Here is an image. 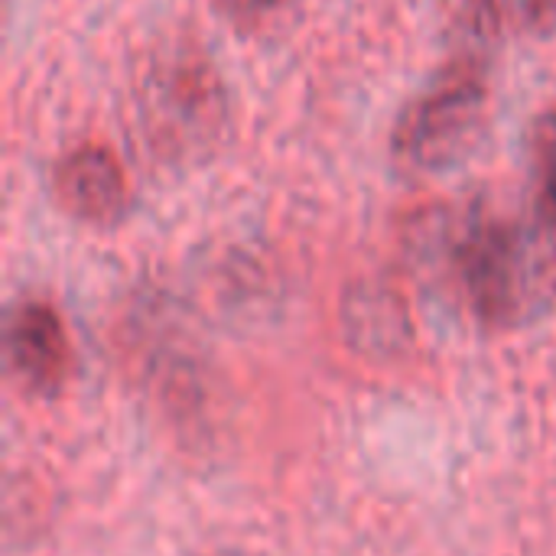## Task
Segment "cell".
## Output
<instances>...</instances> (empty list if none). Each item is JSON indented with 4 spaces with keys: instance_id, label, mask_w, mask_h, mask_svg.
<instances>
[{
    "instance_id": "obj_1",
    "label": "cell",
    "mask_w": 556,
    "mask_h": 556,
    "mask_svg": "<svg viewBox=\"0 0 556 556\" xmlns=\"http://www.w3.org/2000/svg\"><path fill=\"white\" fill-rule=\"evenodd\" d=\"M556 228H531L498 212L469 208L443 222V257L469 313L489 326L518 323L547 290Z\"/></svg>"
},
{
    "instance_id": "obj_5",
    "label": "cell",
    "mask_w": 556,
    "mask_h": 556,
    "mask_svg": "<svg viewBox=\"0 0 556 556\" xmlns=\"http://www.w3.org/2000/svg\"><path fill=\"white\" fill-rule=\"evenodd\" d=\"M59 205L85 225H114L127 212V176L101 143H81L55 163Z\"/></svg>"
},
{
    "instance_id": "obj_7",
    "label": "cell",
    "mask_w": 556,
    "mask_h": 556,
    "mask_svg": "<svg viewBox=\"0 0 556 556\" xmlns=\"http://www.w3.org/2000/svg\"><path fill=\"white\" fill-rule=\"evenodd\" d=\"M215 3L231 20V26H257L287 7V0H215Z\"/></svg>"
},
{
    "instance_id": "obj_6",
    "label": "cell",
    "mask_w": 556,
    "mask_h": 556,
    "mask_svg": "<svg viewBox=\"0 0 556 556\" xmlns=\"http://www.w3.org/2000/svg\"><path fill=\"white\" fill-rule=\"evenodd\" d=\"M492 10L515 33H534L556 20V0H492Z\"/></svg>"
},
{
    "instance_id": "obj_2",
    "label": "cell",
    "mask_w": 556,
    "mask_h": 556,
    "mask_svg": "<svg viewBox=\"0 0 556 556\" xmlns=\"http://www.w3.org/2000/svg\"><path fill=\"white\" fill-rule=\"evenodd\" d=\"M489 114V75L482 62H450L397 117L391 150L410 173L456 166L479 140Z\"/></svg>"
},
{
    "instance_id": "obj_4",
    "label": "cell",
    "mask_w": 556,
    "mask_h": 556,
    "mask_svg": "<svg viewBox=\"0 0 556 556\" xmlns=\"http://www.w3.org/2000/svg\"><path fill=\"white\" fill-rule=\"evenodd\" d=\"M7 362L23 391L52 397L68 381L72 345L62 316L42 300H23L7 323Z\"/></svg>"
},
{
    "instance_id": "obj_8",
    "label": "cell",
    "mask_w": 556,
    "mask_h": 556,
    "mask_svg": "<svg viewBox=\"0 0 556 556\" xmlns=\"http://www.w3.org/2000/svg\"><path fill=\"white\" fill-rule=\"evenodd\" d=\"M544 218L556 228V137L544 156Z\"/></svg>"
},
{
    "instance_id": "obj_3",
    "label": "cell",
    "mask_w": 556,
    "mask_h": 556,
    "mask_svg": "<svg viewBox=\"0 0 556 556\" xmlns=\"http://www.w3.org/2000/svg\"><path fill=\"white\" fill-rule=\"evenodd\" d=\"M147 117L160 143L176 150L205 143L208 134L222 124V94L212 72L189 59L153 72L147 91Z\"/></svg>"
}]
</instances>
